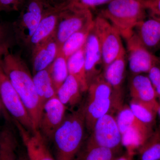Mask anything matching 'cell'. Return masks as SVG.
I'll return each instance as SVG.
<instances>
[{
  "instance_id": "6da1fadb",
  "label": "cell",
  "mask_w": 160,
  "mask_h": 160,
  "mask_svg": "<svg viewBox=\"0 0 160 160\" xmlns=\"http://www.w3.org/2000/svg\"><path fill=\"white\" fill-rule=\"evenodd\" d=\"M1 62L38 130L42 107L28 66L20 56L10 52L2 58Z\"/></svg>"
},
{
  "instance_id": "7a4b0ae2",
  "label": "cell",
  "mask_w": 160,
  "mask_h": 160,
  "mask_svg": "<svg viewBox=\"0 0 160 160\" xmlns=\"http://www.w3.org/2000/svg\"><path fill=\"white\" fill-rule=\"evenodd\" d=\"M85 106L66 115L53 136L56 160H75L84 142L85 130Z\"/></svg>"
},
{
  "instance_id": "3957f363",
  "label": "cell",
  "mask_w": 160,
  "mask_h": 160,
  "mask_svg": "<svg viewBox=\"0 0 160 160\" xmlns=\"http://www.w3.org/2000/svg\"><path fill=\"white\" fill-rule=\"evenodd\" d=\"M147 13L144 0H112L100 14L109 21L125 39L146 19Z\"/></svg>"
},
{
  "instance_id": "277c9868",
  "label": "cell",
  "mask_w": 160,
  "mask_h": 160,
  "mask_svg": "<svg viewBox=\"0 0 160 160\" xmlns=\"http://www.w3.org/2000/svg\"><path fill=\"white\" fill-rule=\"evenodd\" d=\"M87 101L84 103L86 129L92 131L98 120L109 113L113 99H119L121 94L113 90L109 83L100 74L90 83Z\"/></svg>"
},
{
  "instance_id": "5b68a950",
  "label": "cell",
  "mask_w": 160,
  "mask_h": 160,
  "mask_svg": "<svg viewBox=\"0 0 160 160\" xmlns=\"http://www.w3.org/2000/svg\"><path fill=\"white\" fill-rule=\"evenodd\" d=\"M54 5L48 0H24L17 20L12 25L17 42L29 46L32 37L48 9Z\"/></svg>"
},
{
  "instance_id": "8992f818",
  "label": "cell",
  "mask_w": 160,
  "mask_h": 160,
  "mask_svg": "<svg viewBox=\"0 0 160 160\" xmlns=\"http://www.w3.org/2000/svg\"><path fill=\"white\" fill-rule=\"evenodd\" d=\"M116 119L122 135V144L127 153L133 156L152 134V128L138 119L129 106L122 107Z\"/></svg>"
},
{
  "instance_id": "52a82bcc",
  "label": "cell",
  "mask_w": 160,
  "mask_h": 160,
  "mask_svg": "<svg viewBox=\"0 0 160 160\" xmlns=\"http://www.w3.org/2000/svg\"><path fill=\"white\" fill-rule=\"evenodd\" d=\"M0 59V97L3 106L12 119L30 132L37 130L29 112L3 69Z\"/></svg>"
},
{
  "instance_id": "ba28073f",
  "label": "cell",
  "mask_w": 160,
  "mask_h": 160,
  "mask_svg": "<svg viewBox=\"0 0 160 160\" xmlns=\"http://www.w3.org/2000/svg\"><path fill=\"white\" fill-rule=\"evenodd\" d=\"M93 29L102 55L103 69L126 52L122 37L116 28L100 14L94 18Z\"/></svg>"
},
{
  "instance_id": "9c48e42d",
  "label": "cell",
  "mask_w": 160,
  "mask_h": 160,
  "mask_svg": "<svg viewBox=\"0 0 160 160\" xmlns=\"http://www.w3.org/2000/svg\"><path fill=\"white\" fill-rule=\"evenodd\" d=\"M93 20L91 10L81 8L69 0L60 15L54 34L60 48L72 34L88 26Z\"/></svg>"
},
{
  "instance_id": "30bf717a",
  "label": "cell",
  "mask_w": 160,
  "mask_h": 160,
  "mask_svg": "<svg viewBox=\"0 0 160 160\" xmlns=\"http://www.w3.org/2000/svg\"><path fill=\"white\" fill-rule=\"evenodd\" d=\"M87 142L118 152L122 144L116 119L109 113L100 118Z\"/></svg>"
},
{
  "instance_id": "8fae6325",
  "label": "cell",
  "mask_w": 160,
  "mask_h": 160,
  "mask_svg": "<svg viewBox=\"0 0 160 160\" xmlns=\"http://www.w3.org/2000/svg\"><path fill=\"white\" fill-rule=\"evenodd\" d=\"M125 40L126 57L130 72L133 75L148 73L159 58L143 45L134 31Z\"/></svg>"
},
{
  "instance_id": "7c38bea8",
  "label": "cell",
  "mask_w": 160,
  "mask_h": 160,
  "mask_svg": "<svg viewBox=\"0 0 160 160\" xmlns=\"http://www.w3.org/2000/svg\"><path fill=\"white\" fill-rule=\"evenodd\" d=\"M66 109V106L57 96L48 100L43 105L38 130L46 142L52 141L55 132L65 119Z\"/></svg>"
},
{
  "instance_id": "4fadbf2b",
  "label": "cell",
  "mask_w": 160,
  "mask_h": 160,
  "mask_svg": "<svg viewBox=\"0 0 160 160\" xmlns=\"http://www.w3.org/2000/svg\"><path fill=\"white\" fill-rule=\"evenodd\" d=\"M12 120L26 148L28 160H56L49 151L47 142L38 130L30 132L16 121Z\"/></svg>"
},
{
  "instance_id": "5bb4252c",
  "label": "cell",
  "mask_w": 160,
  "mask_h": 160,
  "mask_svg": "<svg viewBox=\"0 0 160 160\" xmlns=\"http://www.w3.org/2000/svg\"><path fill=\"white\" fill-rule=\"evenodd\" d=\"M68 2L54 4L46 11L30 39L29 46L31 49L54 35L60 15Z\"/></svg>"
},
{
  "instance_id": "9a60e30c",
  "label": "cell",
  "mask_w": 160,
  "mask_h": 160,
  "mask_svg": "<svg viewBox=\"0 0 160 160\" xmlns=\"http://www.w3.org/2000/svg\"><path fill=\"white\" fill-rule=\"evenodd\" d=\"M86 77L88 85L103 69L102 55L97 36L92 28L84 46Z\"/></svg>"
},
{
  "instance_id": "2e32d148",
  "label": "cell",
  "mask_w": 160,
  "mask_h": 160,
  "mask_svg": "<svg viewBox=\"0 0 160 160\" xmlns=\"http://www.w3.org/2000/svg\"><path fill=\"white\" fill-rule=\"evenodd\" d=\"M129 90L132 100L151 106L158 111L159 104L157 101V95L148 76L133 75L129 82Z\"/></svg>"
},
{
  "instance_id": "e0dca14e",
  "label": "cell",
  "mask_w": 160,
  "mask_h": 160,
  "mask_svg": "<svg viewBox=\"0 0 160 160\" xmlns=\"http://www.w3.org/2000/svg\"><path fill=\"white\" fill-rule=\"evenodd\" d=\"M60 47L54 35L32 49L33 74L47 69L57 57Z\"/></svg>"
},
{
  "instance_id": "ac0fdd59",
  "label": "cell",
  "mask_w": 160,
  "mask_h": 160,
  "mask_svg": "<svg viewBox=\"0 0 160 160\" xmlns=\"http://www.w3.org/2000/svg\"><path fill=\"white\" fill-rule=\"evenodd\" d=\"M134 31L141 42L151 52L160 46V20L158 19L146 18L138 25Z\"/></svg>"
},
{
  "instance_id": "d6986e66",
  "label": "cell",
  "mask_w": 160,
  "mask_h": 160,
  "mask_svg": "<svg viewBox=\"0 0 160 160\" xmlns=\"http://www.w3.org/2000/svg\"><path fill=\"white\" fill-rule=\"evenodd\" d=\"M126 52L117 58L104 68L103 75L106 80L115 92L121 93L126 67Z\"/></svg>"
},
{
  "instance_id": "ffe728a7",
  "label": "cell",
  "mask_w": 160,
  "mask_h": 160,
  "mask_svg": "<svg viewBox=\"0 0 160 160\" xmlns=\"http://www.w3.org/2000/svg\"><path fill=\"white\" fill-rule=\"evenodd\" d=\"M36 91L39 99L42 108L48 100L57 96V91L48 68L33 74Z\"/></svg>"
},
{
  "instance_id": "44dd1931",
  "label": "cell",
  "mask_w": 160,
  "mask_h": 160,
  "mask_svg": "<svg viewBox=\"0 0 160 160\" xmlns=\"http://www.w3.org/2000/svg\"><path fill=\"white\" fill-rule=\"evenodd\" d=\"M84 46L85 45L67 59L69 74L76 79L82 92L87 91L89 87L86 77Z\"/></svg>"
},
{
  "instance_id": "7402d4cb",
  "label": "cell",
  "mask_w": 160,
  "mask_h": 160,
  "mask_svg": "<svg viewBox=\"0 0 160 160\" xmlns=\"http://www.w3.org/2000/svg\"><path fill=\"white\" fill-rule=\"evenodd\" d=\"M83 92L78 82L71 75L57 91V96L61 102L67 107L73 106L80 102Z\"/></svg>"
},
{
  "instance_id": "603a6c76",
  "label": "cell",
  "mask_w": 160,
  "mask_h": 160,
  "mask_svg": "<svg viewBox=\"0 0 160 160\" xmlns=\"http://www.w3.org/2000/svg\"><path fill=\"white\" fill-rule=\"evenodd\" d=\"M18 143L14 132L6 126L0 132V160H19Z\"/></svg>"
},
{
  "instance_id": "cb8c5ba5",
  "label": "cell",
  "mask_w": 160,
  "mask_h": 160,
  "mask_svg": "<svg viewBox=\"0 0 160 160\" xmlns=\"http://www.w3.org/2000/svg\"><path fill=\"white\" fill-rule=\"evenodd\" d=\"M94 25L93 22L72 34L65 41L60 48V52L68 59L85 45Z\"/></svg>"
},
{
  "instance_id": "d4e9b609",
  "label": "cell",
  "mask_w": 160,
  "mask_h": 160,
  "mask_svg": "<svg viewBox=\"0 0 160 160\" xmlns=\"http://www.w3.org/2000/svg\"><path fill=\"white\" fill-rule=\"evenodd\" d=\"M117 152L100 147L86 142L75 160H112L117 157Z\"/></svg>"
},
{
  "instance_id": "484cf974",
  "label": "cell",
  "mask_w": 160,
  "mask_h": 160,
  "mask_svg": "<svg viewBox=\"0 0 160 160\" xmlns=\"http://www.w3.org/2000/svg\"><path fill=\"white\" fill-rule=\"evenodd\" d=\"M48 69L55 88L57 91L69 75L67 59L60 51L57 57Z\"/></svg>"
},
{
  "instance_id": "4316f807",
  "label": "cell",
  "mask_w": 160,
  "mask_h": 160,
  "mask_svg": "<svg viewBox=\"0 0 160 160\" xmlns=\"http://www.w3.org/2000/svg\"><path fill=\"white\" fill-rule=\"evenodd\" d=\"M140 160H160V134L152 133L138 150Z\"/></svg>"
},
{
  "instance_id": "83f0119b",
  "label": "cell",
  "mask_w": 160,
  "mask_h": 160,
  "mask_svg": "<svg viewBox=\"0 0 160 160\" xmlns=\"http://www.w3.org/2000/svg\"><path fill=\"white\" fill-rule=\"evenodd\" d=\"M129 107L138 119L147 126L152 127L154 123L157 110L151 106L132 100Z\"/></svg>"
},
{
  "instance_id": "f1b7e54d",
  "label": "cell",
  "mask_w": 160,
  "mask_h": 160,
  "mask_svg": "<svg viewBox=\"0 0 160 160\" xmlns=\"http://www.w3.org/2000/svg\"><path fill=\"white\" fill-rule=\"evenodd\" d=\"M12 34L14 33L7 25L0 24V59L9 52L13 42Z\"/></svg>"
},
{
  "instance_id": "f546056e",
  "label": "cell",
  "mask_w": 160,
  "mask_h": 160,
  "mask_svg": "<svg viewBox=\"0 0 160 160\" xmlns=\"http://www.w3.org/2000/svg\"><path fill=\"white\" fill-rule=\"evenodd\" d=\"M72 2L81 7L89 9H94L102 6H106L112 0H71Z\"/></svg>"
},
{
  "instance_id": "4dcf8cb0",
  "label": "cell",
  "mask_w": 160,
  "mask_h": 160,
  "mask_svg": "<svg viewBox=\"0 0 160 160\" xmlns=\"http://www.w3.org/2000/svg\"><path fill=\"white\" fill-rule=\"evenodd\" d=\"M144 2L150 17L160 18V0H144Z\"/></svg>"
},
{
  "instance_id": "1f68e13d",
  "label": "cell",
  "mask_w": 160,
  "mask_h": 160,
  "mask_svg": "<svg viewBox=\"0 0 160 160\" xmlns=\"http://www.w3.org/2000/svg\"><path fill=\"white\" fill-rule=\"evenodd\" d=\"M24 0H0V12L19 10Z\"/></svg>"
},
{
  "instance_id": "d6a6232c",
  "label": "cell",
  "mask_w": 160,
  "mask_h": 160,
  "mask_svg": "<svg viewBox=\"0 0 160 160\" xmlns=\"http://www.w3.org/2000/svg\"><path fill=\"white\" fill-rule=\"evenodd\" d=\"M148 77L154 88L160 82V58L148 72Z\"/></svg>"
},
{
  "instance_id": "836d02e7",
  "label": "cell",
  "mask_w": 160,
  "mask_h": 160,
  "mask_svg": "<svg viewBox=\"0 0 160 160\" xmlns=\"http://www.w3.org/2000/svg\"><path fill=\"white\" fill-rule=\"evenodd\" d=\"M0 115H2L6 120H9V113L6 111V109L3 106V103L0 97Z\"/></svg>"
},
{
  "instance_id": "e575fe53",
  "label": "cell",
  "mask_w": 160,
  "mask_h": 160,
  "mask_svg": "<svg viewBox=\"0 0 160 160\" xmlns=\"http://www.w3.org/2000/svg\"><path fill=\"white\" fill-rule=\"evenodd\" d=\"M112 160H133V156L129 155L128 153H126L124 155L119 157H116Z\"/></svg>"
},
{
  "instance_id": "d590c367",
  "label": "cell",
  "mask_w": 160,
  "mask_h": 160,
  "mask_svg": "<svg viewBox=\"0 0 160 160\" xmlns=\"http://www.w3.org/2000/svg\"><path fill=\"white\" fill-rule=\"evenodd\" d=\"M155 89L156 92L157 97H158L160 98V82L158 84L157 86L155 87Z\"/></svg>"
},
{
  "instance_id": "8d00e7d4",
  "label": "cell",
  "mask_w": 160,
  "mask_h": 160,
  "mask_svg": "<svg viewBox=\"0 0 160 160\" xmlns=\"http://www.w3.org/2000/svg\"><path fill=\"white\" fill-rule=\"evenodd\" d=\"M50 2L52 3V4H58V3H60L63 2H65L67 0H48Z\"/></svg>"
},
{
  "instance_id": "74e56055",
  "label": "cell",
  "mask_w": 160,
  "mask_h": 160,
  "mask_svg": "<svg viewBox=\"0 0 160 160\" xmlns=\"http://www.w3.org/2000/svg\"><path fill=\"white\" fill-rule=\"evenodd\" d=\"M19 160H28L26 153L25 154H20Z\"/></svg>"
},
{
  "instance_id": "f35d334b",
  "label": "cell",
  "mask_w": 160,
  "mask_h": 160,
  "mask_svg": "<svg viewBox=\"0 0 160 160\" xmlns=\"http://www.w3.org/2000/svg\"><path fill=\"white\" fill-rule=\"evenodd\" d=\"M158 113L159 115L160 118V104H159V108L158 109Z\"/></svg>"
},
{
  "instance_id": "ab89813d",
  "label": "cell",
  "mask_w": 160,
  "mask_h": 160,
  "mask_svg": "<svg viewBox=\"0 0 160 160\" xmlns=\"http://www.w3.org/2000/svg\"><path fill=\"white\" fill-rule=\"evenodd\" d=\"M157 19H158V20H160V18H157Z\"/></svg>"
}]
</instances>
